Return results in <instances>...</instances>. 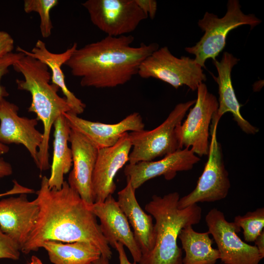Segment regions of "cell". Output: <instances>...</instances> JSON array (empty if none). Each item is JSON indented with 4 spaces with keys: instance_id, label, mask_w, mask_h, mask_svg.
Returning a JSON list of instances; mask_svg holds the SVG:
<instances>
[{
    "instance_id": "obj_1",
    "label": "cell",
    "mask_w": 264,
    "mask_h": 264,
    "mask_svg": "<svg viewBox=\"0 0 264 264\" xmlns=\"http://www.w3.org/2000/svg\"><path fill=\"white\" fill-rule=\"evenodd\" d=\"M35 200L39 214L35 225L21 252L27 254L42 248L45 242H87L110 259L111 249L104 237L97 218L78 193L65 181L60 189H50L48 178L42 177Z\"/></svg>"
},
{
    "instance_id": "obj_2",
    "label": "cell",
    "mask_w": 264,
    "mask_h": 264,
    "mask_svg": "<svg viewBox=\"0 0 264 264\" xmlns=\"http://www.w3.org/2000/svg\"><path fill=\"white\" fill-rule=\"evenodd\" d=\"M131 35L111 37L76 48L65 65L80 85L97 88L125 84L137 74L142 62L159 48L156 43L132 46Z\"/></svg>"
},
{
    "instance_id": "obj_3",
    "label": "cell",
    "mask_w": 264,
    "mask_h": 264,
    "mask_svg": "<svg viewBox=\"0 0 264 264\" xmlns=\"http://www.w3.org/2000/svg\"><path fill=\"white\" fill-rule=\"evenodd\" d=\"M12 66L23 77V79L16 80L18 89L27 91L31 95L28 111L35 113L36 118L43 124V140L38 150L37 167L42 172L50 167L48 151L52 127L60 116L71 110L66 99L58 95L59 88L50 84L51 72L45 64L24 55Z\"/></svg>"
},
{
    "instance_id": "obj_4",
    "label": "cell",
    "mask_w": 264,
    "mask_h": 264,
    "mask_svg": "<svg viewBox=\"0 0 264 264\" xmlns=\"http://www.w3.org/2000/svg\"><path fill=\"white\" fill-rule=\"evenodd\" d=\"M177 192L163 197L154 195L145 205V210L155 220L154 245L149 256L139 264H183L182 251L177 244L181 230L197 224L202 210L197 204L179 209Z\"/></svg>"
},
{
    "instance_id": "obj_5",
    "label": "cell",
    "mask_w": 264,
    "mask_h": 264,
    "mask_svg": "<svg viewBox=\"0 0 264 264\" xmlns=\"http://www.w3.org/2000/svg\"><path fill=\"white\" fill-rule=\"evenodd\" d=\"M241 8L238 0H229L227 11L223 17L219 18L213 13L206 12L199 20L198 25L204 33L195 45L186 47L185 50L195 55L194 60L202 67H205L207 59H216L225 46L230 31L242 25H248L252 29L262 22L254 14H245Z\"/></svg>"
},
{
    "instance_id": "obj_6",
    "label": "cell",
    "mask_w": 264,
    "mask_h": 264,
    "mask_svg": "<svg viewBox=\"0 0 264 264\" xmlns=\"http://www.w3.org/2000/svg\"><path fill=\"white\" fill-rule=\"evenodd\" d=\"M195 102L196 99L177 104L164 122L152 130L129 132L132 149L129 163L152 161L180 150L177 128Z\"/></svg>"
},
{
    "instance_id": "obj_7",
    "label": "cell",
    "mask_w": 264,
    "mask_h": 264,
    "mask_svg": "<svg viewBox=\"0 0 264 264\" xmlns=\"http://www.w3.org/2000/svg\"><path fill=\"white\" fill-rule=\"evenodd\" d=\"M219 122L212 120L210 125L208 160L195 189L179 198L177 206L183 209L198 202H212L224 199L231 187L229 174L225 168L221 144L217 130Z\"/></svg>"
},
{
    "instance_id": "obj_8",
    "label": "cell",
    "mask_w": 264,
    "mask_h": 264,
    "mask_svg": "<svg viewBox=\"0 0 264 264\" xmlns=\"http://www.w3.org/2000/svg\"><path fill=\"white\" fill-rule=\"evenodd\" d=\"M137 74L142 78L160 80L176 89L185 85L193 91L206 80L202 67L194 59L177 58L167 46L158 48L149 55L140 65Z\"/></svg>"
},
{
    "instance_id": "obj_9",
    "label": "cell",
    "mask_w": 264,
    "mask_h": 264,
    "mask_svg": "<svg viewBox=\"0 0 264 264\" xmlns=\"http://www.w3.org/2000/svg\"><path fill=\"white\" fill-rule=\"evenodd\" d=\"M194 105L184 121L177 127L176 132L181 149H190L201 157L208 153L209 127L218 101L202 83L198 88Z\"/></svg>"
},
{
    "instance_id": "obj_10",
    "label": "cell",
    "mask_w": 264,
    "mask_h": 264,
    "mask_svg": "<svg viewBox=\"0 0 264 264\" xmlns=\"http://www.w3.org/2000/svg\"><path fill=\"white\" fill-rule=\"evenodd\" d=\"M82 4L92 24L108 36L127 35L148 18L135 0H88Z\"/></svg>"
},
{
    "instance_id": "obj_11",
    "label": "cell",
    "mask_w": 264,
    "mask_h": 264,
    "mask_svg": "<svg viewBox=\"0 0 264 264\" xmlns=\"http://www.w3.org/2000/svg\"><path fill=\"white\" fill-rule=\"evenodd\" d=\"M205 219L223 264H259L263 258L257 247L239 237L237 234L241 228L233 221H227L222 212L213 208Z\"/></svg>"
},
{
    "instance_id": "obj_12",
    "label": "cell",
    "mask_w": 264,
    "mask_h": 264,
    "mask_svg": "<svg viewBox=\"0 0 264 264\" xmlns=\"http://www.w3.org/2000/svg\"><path fill=\"white\" fill-rule=\"evenodd\" d=\"M131 149L129 132H125L113 146L98 150L92 177L94 202H103L114 193V177L129 162Z\"/></svg>"
},
{
    "instance_id": "obj_13",
    "label": "cell",
    "mask_w": 264,
    "mask_h": 264,
    "mask_svg": "<svg viewBox=\"0 0 264 264\" xmlns=\"http://www.w3.org/2000/svg\"><path fill=\"white\" fill-rule=\"evenodd\" d=\"M88 206L99 220L101 232L109 246L114 248L116 242L122 243L130 251L133 262L139 264L142 258L141 249L127 218L112 195L103 202Z\"/></svg>"
},
{
    "instance_id": "obj_14",
    "label": "cell",
    "mask_w": 264,
    "mask_h": 264,
    "mask_svg": "<svg viewBox=\"0 0 264 264\" xmlns=\"http://www.w3.org/2000/svg\"><path fill=\"white\" fill-rule=\"evenodd\" d=\"M200 159L191 149L183 148L156 161H141L126 165L124 173L136 190L147 181L163 176L170 180L177 172L193 169Z\"/></svg>"
},
{
    "instance_id": "obj_15",
    "label": "cell",
    "mask_w": 264,
    "mask_h": 264,
    "mask_svg": "<svg viewBox=\"0 0 264 264\" xmlns=\"http://www.w3.org/2000/svg\"><path fill=\"white\" fill-rule=\"evenodd\" d=\"M18 107L4 99L0 106V142L23 145L37 167L38 153L43 140V133L36 129L38 120L20 116Z\"/></svg>"
},
{
    "instance_id": "obj_16",
    "label": "cell",
    "mask_w": 264,
    "mask_h": 264,
    "mask_svg": "<svg viewBox=\"0 0 264 264\" xmlns=\"http://www.w3.org/2000/svg\"><path fill=\"white\" fill-rule=\"evenodd\" d=\"M39 211L35 199L28 200L26 194L0 200V229L21 250L35 225Z\"/></svg>"
},
{
    "instance_id": "obj_17",
    "label": "cell",
    "mask_w": 264,
    "mask_h": 264,
    "mask_svg": "<svg viewBox=\"0 0 264 264\" xmlns=\"http://www.w3.org/2000/svg\"><path fill=\"white\" fill-rule=\"evenodd\" d=\"M69 142L73 167L67 182L87 204L90 205L94 202L92 177L98 149L85 136L71 129Z\"/></svg>"
},
{
    "instance_id": "obj_18",
    "label": "cell",
    "mask_w": 264,
    "mask_h": 264,
    "mask_svg": "<svg viewBox=\"0 0 264 264\" xmlns=\"http://www.w3.org/2000/svg\"><path fill=\"white\" fill-rule=\"evenodd\" d=\"M71 129L85 136L98 150L113 146L128 132L144 130L139 113L134 112L115 124L94 122L82 118L71 111L63 114Z\"/></svg>"
},
{
    "instance_id": "obj_19",
    "label": "cell",
    "mask_w": 264,
    "mask_h": 264,
    "mask_svg": "<svg viewBox=\"0 0 264 264\" xmlns=\"http://www.w3.org/2000/svg\"><path fill=\"white\" fill-rule=\"evenodd\" d=\"M239 60L231 53L224 52L220 61H213L218 72V76L212 75L218 86L219 95L218 108L212 119L219 122L221 117L226 112L232 114L234 120L241 130L248 134H255L259 129L250 123L241 113L242 106L236 97L231 80V71Z\"/></svg>"
},
{
    "instance_id": "obj_20",
    "label": "cell",
    "mask_w": 264,
    "mask_h": 264,
    "mask_svg": "<svg viewBox=\"0 0 264 264\" xmlns=\"http://www.w3.org/2000/svg\"><path fill=\"white\" fill-rule=\"evenodd\" d=\"M117 201L132 227L134 238L142 252L141 260L144 259L150 254L154 245L153 217L144 211L139 205L135 197V190L127 179L126 186L118 192Z\"/></svg>"
},
{
    "instance_id": "obj_21",
    "label": "cell",
    "mask_w": 264,
    "mask_h": 264,
    "mask_svg": "<svg viewBox=\"0 0 264 264\" xmlns=\"http://www.w3.org/2000/svg\"><path fill=\"white\" fill-rule=\"evenodd\" d=\"M77 48V44L74 43L70 48L62 53H53L47 48L43 41L38 40L31 51L25 50L20 46H18L16 49L17 52H22L39 60L50 68L51 83L56 85L61 89L70 108L71 112L76 115L80 114L84 111L86 105L66 86L62 66L65 65Z\"/></svg>"
},
{
    "instance_id": "obj_22",
    "label": "cell",
    "mask_w": 264,
    "mask_h": 264,
    "mask_svg": "<svg viewBox=\"0 0 264 264\" xmlns=\"http://www.w3.org/2000/svg\"><path fill=\"white\" fill-rule=\"evenodd\" d=\"M53 126V158L48 185L50 189H60L65 181L64 175L72 165L71 150L68 146L71 128L63 114L56 120Z\"/></svg>"
},
{
    "instance_id": "obj_23",
    "label": "cell",
    "mask_w": 264,
    "mask_h": 264,
    "mask_svg": "<svg viewBox=\"0 0 264 264\" xmlns=\"http://www.w3.org/2000/svg\"><path fill=\"white\" fill-rule=\"evenodd\" d=\"M178 239L185 252L183 264H216L220 259L218 249L212 247L213 239L208 231L198 232L189 225L181 230Z\"/></svg>"
},
{
    "instance_id": "obj_24",
    "label": "cell",
    "mask_w": 264,
    "mask_h": 264,
    "mask_svg": "<svg viewBox=\"0 0 264 264\" xmlns=\"http://www.w3.org/2000/svg\"><path fill=\"white\" fill-rule=\"evenodd\" d=\"M53 264H90L101 253L92 243L84 242L66 243L49 241L42 246Z\"/></svg>"
},
{
    "instance_id": "obj_25",
    "label": "cell",
    "mask_w": 264,
    "mask_h": 264,
    "mask_svg": "<svg viewBox=\"0 0 264 264\" xmlns=\"http://www.w3.org/2000/svg\"><path fill=\"white\" fill-rule=\"evenodd\" d=\"M233 222L242 229L246 242H254L264 231V208H258L253 211H248L243 216L238 215L234 218Z\"/></svg>"
},
{
    "instance_id": "obj_26",
    "label": "cell",
    "mask_w": 264,
    "mask_h": 264,
    "mask_svg": "<svg viewBox=\"0 0 264 264\" xmlns=\"http://www.w3.org/2000/svg\"><path fill=\"white\" fill-rule=\"evenodd\" d=\"M58 0H25L23 9L26 13L32 12L39 14L40 19V29L44 38L51 34L53 28L50 19L51 10L58 4Z\"/></svg>"
},
{
    "instance_id": "obj_27",
    "label": "cell",
    "mask_w": 264,
    "mask_h": 264,
    "mask_svg": "<svg viewBox=\"0 0 264 264\" xmlns=\"http://www.w3.org/2000/svg\"><path fill=\"white\" fill-rule=\"evenodd\" d=\"M21 249L20 246L0 229V259H19Z\"/></svg>"
},
{
    "instance_id": "obj_28",
    "label": "cell",
    "mask_w": 264,
    "mask_h": 264,
    "mask_svg": "<svg viewBox=\"0 0 264 264\" xmlns=\"http://www.w3.org/2000/svg\"><path fill=\"white\" fill-rule=\"evenodd\" d=\"M24 54L22 52L11 53L0 59V106L5 97L9 95L6 88L1 85L2 77L8 73L9 67L21 59Z\"/></svg>"
},
{
    "instance_id": "obj_29",
    "label": "cell",
    "mask_w": 264,
    "mask_h": 264,
    "mask_svg": "<svg viewBox=\"0 0 264 264\" xmlns=\"http://www.w3.org/2000/svg\"><path fill=\"white\" fill-rule=\"evenodd\" d=\"M14 41L7 32L0 31V59L12 52Z\"/></svg>"
},
{
    "instance_id": "obj_30",
    "label": "cell",
    "mask_w": 264,
    "mask_h": 264,
    "mask_svg": "<svg viewBox=\"0 0 264 264\" xmlns=\"http://www.w3.org/2000/svg\"><path fill=\"white\" fill-rule=\"evenodd\" d=\"M143 12L151 19H153L157 10V2L154 0H135Z\"/></svg>"
},
{
    "instance_id": "obj_31",
    "label": "cell",
    "mask_w": 264,
    "mask_h": 264,
    "mask_svg": "<svg viewBox=\"0 0 264 264\" xmlns=\"http://www.w3.org/2000/svg\"><path fill=\"white\" fill-rule=\"evenodd\" d=\"M13 182V186L12 188L4 193H0V198L9 195H20L22 194H28L35 192L33 189L21 185L16 180H14Z\"/></svg>"
},
{
    "instance_id": "obj_32",
    "label": "cell",
    "mask_w": 264,
    "mask_h": 264,
    "mask_svg": "<svg viewBox=\"0 0 264 264\" xmlns=\"http://www.w3.org/2000/svg\"><path fill=\"white\" fill-rule=\"evenodd\" d=\"M114 248L118 254L119 264H137V263L134 262L131 263L129 260L124 249V246L122 243L116 242L115 244Z\"/></svg>"
},
{
    "instance_id": "obj_33",
    "label": "cell",
    "mask_w": 264,
    "mask_h": 264,
    "mask_svg": "<svg viewBox=\"0 0 264 264\" xmlns=\"http://www.w3.org/2000/svg\"><path fill=\"white\" fill-rule=\"evenodd\" d=\"M13 169L11 164L0 157V178L11 175Z\"/></svg>"
},
{
    "instance_id": "obj_34",
    "label": "cell",
    "mask_w": 264,
    "mask_h": 264,
    "mask_svg": "<svg viewBox=\"0 0 264 264\" xmlns=\"http://www.w3.org/2000/svg\"><path fill=\"white\" fill-rule=\"evenodd\" d=\"M255 246L259 250L263 258L264 257V231L256 238L254 242Z\"/></svg>"
},
{
    "instance_id": "obj_35",
    "label": "cell",
    "mask_w": 264,
    "mask_h": 264,
    "mask_svg": "<svg viewBox=\"0 0 264 264\" xmlns=\"http://www.w3.org/2000/svg\"><path fill=\"white\" fill-rule=\"evenodd\" d=\"M109 259L101 255L98 259L93 261L90 264H110Z\"/></svg>"
},
{
    "instance_id": "obj_36",
    "label": "cell",
    "mask_w": 264,
    "mask_h": 264,
    "mask_svg": "<svg viewBox=\"0 0 264 264\" xmlns=\"http://www.w3.org/2000/svg\"><path fill=\"white\" fill-rule=\"evenodd\" d=\"M27 264H43L42 261L37 256H32Z\"/></svg>"
},
{
    "instance_id": "obj_37",
    "label": "cell",
    "mask_w": 264,
    "mask_h": 264,
    "mask_svg": "<svg viewBox=\"0 0 264 264\" xmlns=\"http://www.w3.org/2000/svg\"><path fill=\"white\" fill-rule=\"evenodd\" d=\"M9 150V147L0 142V156L6 154Z\"/></svg>"
},
{
    "instance_id": "obj_38",
    "label": "cell",
    "mask_w": 264,
    "mask_h": 264,
    "mask_svg": "<svg viewBox=\"0 0 264 264\" xmlns=\"http://www.w3.org/2000/svg\"></svg>"
}]
</instances>
